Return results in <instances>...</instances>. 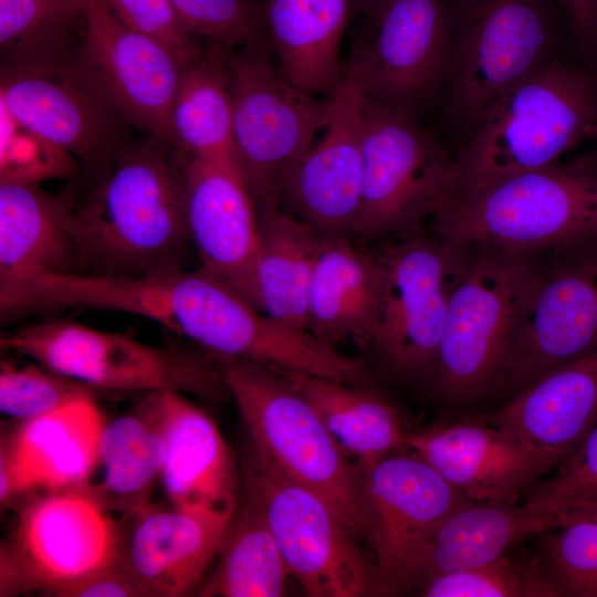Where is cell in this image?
<instances>
[{"instance_id":"cell-1","label":"cell","mask_w":597,"mask_h":597,"mask_svg":"<svg viewBox=\"0 0 597 597\" xmlns=\"http://www.w3.org/2000/svg\"><path fill=\"white\" fill-rule=\"evenodd\" d=\"M74 273L127 276L181 263L190 243L185 157L154 136L126 148L73 209Z\"/></svg>"},{"instance_id":"cell-2","label":"cell","mask_w":597,"mask_h":597,"mask_svg":"<svg viewBox=\"0 0 597 597\" xmlns=\"http://www.w3.org/2000/svg\"><path fill=\"white\" fill-rule=\"evenodd\" d=\"M594 138L597 76L558 55L509 90L468 133L454 156V195L556 163Z\"/></svg>"},{"instance_id":"cell-3","label":"cell","mask_w":597,"mask_h":597,"mask_svg":"<svg viewBox=\"0 0 597 597\" xmlns=\"http://www.w3.org/2000/svg\"><path fill=\"white\" fill-rule=\"evenodd\" d=\"M436 235L542 252L597 238V151L452 196L431 218Z\"/></svg>"},{"instance_id":"cell-4","label":"cell","mask_w":597,"mask_h":597,"mask_svg":"<svg viewBox=\"0 0 597 597\" xmlns=\"http://www.w3.org/2000/svg\"><path fill=\"white\" fill-rule=\"evenodd\" d=\"M538 279L536 252L472 245L446 317L433 394L464 407L503 389L521 318Z\"/></svg>"},{"instance_id":"cell-5","label":"cell","mask_w":597,"mask_h":597,"mask_svg":"<svg viewBox=\"0 0 597 597\" xmlns=\"http://www.w3.org/2000/svg\"><path fill=\"white\" fill-rule=\"evenodd\" d=\"M217 359L248 431V444L276 471L320 494L365 540L364 476L289 371Z\"/></svg>"},{"instance_id":"cell-6","label":"cell","mask_w":597,"mask_h":597,"mask_svg":"<svg viewBox=\"0 0 597 597\" xmlns=\"http://www.w3.org/2000/svg\"><path fill=\"white\" fill-rule=\"evenodd\" d=\"M0 346L105 394L175 391L211 404L231 399L217 357L195 344L150 345L51 320L2 334Z\"/></svg>"},{"instance_id":"cell-7","label":"cell","mask_w":597,"mask_h":597,"mask_svg":"<svg viewBox=\"0 0 597 597\" xmlns=\"http://www.w3.org/2000/svg\"><path fill=\"white\" fill-rule=\"evenodd\" d=\"M450 24L446 112L468 133L509 90L561 55L554 0H457Z\"/></svg>"},{"instance_id":"cell-8","label":"cell","mask_w":597,"mask_h":597,"mask_svg":"<svg viewBox=\"0 0 597 597\" xmlns=\"http://www.w3.org/2000/svg\"><path fill=\"white\" fill-rule=\"evenodd\" d=\"M0 103L23 129L90 169L107 172L126 149L127 122L69 41L6 53Z\"/></svg>"},{"instance_id":"cell-9","label":"cell","mask_w":597,"mask_h":597,"mask_svg":"<svg viewBox=\"0 0 597 597\" xmlns=\"http://www.w3.org/2000/svg\"><path fill=\"white\" fill-rule=\"evenodd\" d=\"M240 486L260 504L289 573L310 597L385 596L362 538L316 492L265 462L249 444Z\"/></svg>"},{"instance_id":"cell-10","label":"cell","mask_w":597,"mask_h":597,"mask_svg":"<svg viewBox=\"0 0 597 597\" xmlns=\"http://www.w3.org/2000/svg\"><path fill=\"white\" fill-rule=\"evenodd\" d=\"M363 193L354 235L413 234L454 195L457 167L413 113L364 101Z\"/></svg>"},{"instance_id":"cell-11","label":"cell","mask_w":597,"mask_h":597,"mask_svg":"<svg viewBox=\"0 0 597 597\" xmlns=\"http://www.w3.org/2000/svg\"><path fill=\"white\" fill-rule=\"evenodd\" d=\"M88 484L17 502L15 523L0 546L1 597H51L117 558L123 521L103 509Z\"/></svg>"},{"instance_id":"cell-12","label":"cell","mask_w":597,"mask_h":597,"mask_svg":"<svg viewBox=\"0 0 597 597\" xmlns=\"http://www.w3.org/2000/svg\"><path fill=\"white\" fill-rule=\"evenodd\" d=\"M229 70L234 161L258 211L276 203L282 176L324 129L331 98L279 73L265 48L230 50Z\"/></svg>"},{"instance_id":"cell-13","label":"cell","mask_w":597,"mask_h":597,"mask_svg":"<svg viewBox=\"0 0 597 597\" xmlns=\"http://www.w3.org/2000/svg\"><path fill=\"white\" fill-rule=\"evenodd\" d=\"M378 255L381 303L367 347L394 375L431 383L449 303L468 270L472 245L420 235Z\"/></svg>"},{"instance_id":"cell-14","label":"cell","mask_w":597,"mask_h":597,"mask_svg":"<svg viewBox=\"0 0 597 597\" xmlns=\"http://www.w3.org/2000/svg\"><path fill=\"white\" fill-rule=\"evenodd\" d=\"M503 389L516 394L597 348V238L542 252Z\"/></svg>"},{"instance_id":"cell-15","label":"cell","mask_w":597,"mask_h":597,"mask_svg":"<svg viewBox=\"0 0 597 597\" xmlns=\"http://www.w3.org/2000/svg\"><path fill=\"white\" fill-rule=\"evenodd\" d=\"M354 49L344 74L373 102L416 113L444 84L451 24L448 0H389Z\"/></svg>"},{"instance_id":"cell-16","label":"cell","mask_w":597,"mask_h":597,"mask_svg":"<svg viewBox=\"0 0 597 597\" xmlns=\"http://www.w3.org/2000/svg\"><path fill=\"white\" fill-rule=\"evenodd\" d=\"M365 541L386 595L411 591L415 567L441 522L468 500L416 454H390L364 475Z\"/></svg>"},{"instance_id":"cell-17","label":"cell","mask_w":597,"mask_h":597,"mask_svg":"<svg viewBox=\"0 0 597 597\" xmlns=\"http://www.w3.org/2000/svg\"><path fill=\"white\" fill-rule=\"evenodd\" d=\"M329 98L322 136L284 172L279 195L323 240L349 239L362 206L365 96L344 74Z\"/></svg>"},{"instance_id":"cell-18","label":"cell","mask_w":597,"mask_h":597,"mask_svg":"<svg viewBox=\"0 0 597 597\" xmlns=\"http://www.w3.org/2000/svg\"><path fill=\"white\" fill-rule=\"evenodd\" d=\"M80 56L123 118L171 145L170 112L186 63L124 24L104 0H85Z\"/></svg>"},{"instance_id":"cell-19","label":"cell","mask_w":597,"mask_h":597,"mask_svg":"<svg viewBox=\"0 0 597 597\" xmlns=\"http://www.w3.org/2000/svg\"><path fill=\"white\" fill-rule=\"evenodd\" d=\"M95 397L72 401L46 415L11 419L0 439V504L23 496L90 483L100 463L105 419Z\"/></svg>"},{"instance_id":"cell-20","label":"cell","mask_w":597,"mask_h":597,"mask_svg":"<svg viewBox=\"0 0 597 597\" xmlns=\"http://www.w3.org/2000/svg\"><path fill=\"white\" fill-rule=\"evenodd\" d=\"M234 510L149 504L122 520L117 561L142 597L198 593Z\"/></svg>"},{"instance_id":"cell-21","label":"cell","mask_w":597,"mask_h":597,"mask_svg":"<svg viewBox=\"0 0 597 597\" xmlns=\"http://www.w3.org/2000/svg\"><path fill=\"white\" fill-rule=\"evenodd\" d=\"M184 157L188 234L200 268L261 311L259 219L247 185L234 168Z\"/></svg>"},{"instance_id":"cell-22","label":"cell","mask_w":597,"mask_h":597,"mask_svg":"<svg viewBox=\"0 0 597 597\" xmlns=\"http://www.w3.org/2000/svg\"><path fill=\"white\" fill-rule=\"evenodd\" d=\"M405 447L473 502L515 503L558 465L486 420L407 432Z\"/></svg>"},{"instance_id":"cell-23","label":"cell","mask_w":597,"mask_h":597,"mask_svg":"<svg viewBox=\"0 0 597 597\" xmlns=\"http://www.w3.org/2000/svg\"><path fill=\"white\" fill-rule=\"evenodd\" d=\"M165 458L160 483L171 505L234 510L240 468L212 418L186 395L159 391Z\"/></svg>"},{"instance_id":"cell-24","label":"cell","mask_w":597,"mask_h":597,"mask_svg":"<svg viewBox=\"0 0 597 597\" xmlns=\"http://www.w3.org/2000/svg\"><path fill=\"white\" fill-rule=\"evenodd\" d=\"M486 421L561 464L597 423V348L521 389Z\"/></svg>"},{"instance_id":"cell-25","label":"cell","mask_w":597,"mask_h":597,"mask_svg":"<svg viewBox=\"0 0 597 597\" xmlns=\"http://www.w3.org/2000/svg\"><path fill=\"white\" fill-rule=\"evenodd\" d=\"M384 270L379 255L349 239L324 240L310 286L308 332L334 346L355 339L367 346L378 323Z\"/></svg>"},{"instance_id":"cell-26","label":"cell","mask_w":597,"mask_h":597,"mask_svg":"<svg viewBox=\"0 0 597 597\" xmlns=\"http://www.w3.org/2000/svg\"><path fill=\"white\" fill-rule=\"evenodd\" d=\"M73 209L39 184L0 181V282L74 272Z\"/></svg>"},{"instance_id":"cell-27","label":"cell","mask_w":597,"mask_h":597,"mask_svg":"<svg viewBox=\"0 0 597 597\" xmlns=\"http://www.w3.org/2000/svg\"><path fill=\"white\" fill-rule=\"evenodd\" d=\"M551 528L552 521L525 503L467 501L432 534L415 567L411 591L436 577L495 561L521 540Z\"/></svg>"},{"instance_id":"cell-28","label":"cell","mask_w":597,"mask_h":597,"mask_svg":"<svg viewBox=\"0 0 597 597\" xmlns=\"http://www.w3.org/2000/svg\"><path fill=\"white\" fill-rule=\"evenodd\" d=\"M165 458L159 391L105 423L100 440L102 480L88 484L105 511L127 520L149 505Z\"/></svg>"},{"instance_id":"cell-29","label":"cell","mask_w":597,"mask_h":597,"mask_svg":"<svg viewBox=\"0 0 597 597\" xmlns=\"http://www.w3.org/2000/svg\"><path fill=\"white\" fill-rule=\"evenodd\" d=\"M270 49L296 86L328 97L344 76L339 48L350 0H263Z\"/></svg>"},{"instance_id":"cell-30","label":"cell","mask_w":597,"mask_h":597,"mask_svg":"<svg viewBox=\"0 0 597 597\" xmlns=\"http://www.w3.org/2000/svg\"><path fill=\"white\" fill-rule=\"evenodd\" d=\"M289 374L363 476L405 447L407 431L398 409L371 385L356 386L302 373Z\"/></svg>"},{"instance_id":"cell-31","label":"cell","mask_w":597,"mask_h":597,"mask_svg":"<svg viewBox=\"0 0 597 597\" xmlns=\"http://www.w3.org/2000/svg\"><path fill=\"white\" fill-rule=\"evenodd\" d=\"M228 49L209 42L186 65L170 112L171 146L185 156L234 168ZM240 174V172H239Z\"/></svg>"},{"instance_id":"cell-32","label":"cell","mask_w":597,"mask_h":597,"mask_svg":"<svg viewBox=\"0 0 597 597\" xmlns=\"http://www.w3.org/2000/svg\"><path fill=\"white\" fill-rule=\"evenodd\" d=\"M258 280L261 311L295 328L308 331V294L324 240L276 203L258 210Z\"/></svg>"},{"instance_id":"cell-33","label":"cell","mask_w":597,"mask_h":597,"mask_svg":"<svg viewBox=\"0 0 597 597\" xmlns=\"http://www.w3.org/2000/svg\"><path fill=\"white\" fill-rule=\"evenodd\" d=\"M202 597H281L291 576L258 501L240 486L235 510Z\"/></svg>"},{"instance_id":"cell-34","label":"cell","mask_w":597,"mask_h":597,"mask_svg":"<svg viewBox=\"0 0 597 597\" xmlns=\"http://www.w3.org/2000/svg\"><path fill=\"white\" fill-rule=\"evenodd\" d=\"M537 561L558 596L597 597V512L542 533Z\"/></svg>"},{"instance_id":"cell-35","label":"cell","mask_w":597,"mask_h":597,"mask_svg":"<svg viewBox=\"0 0 597 597\" xmlns=\"http://www.w3.org/2000/svg\"><path fill=\"white\" fill-rule=\"evenodd\" d=\"M419 591L427 597H559L536 557L521 559L507 554L436 577Z\"/></svg>"},{"instance_id":"cell-36","label":"cell","mask_w":597,"mask_h":597,"mask_svg":"<svg viewBox=\"0 0 597 597\" xmlns=\"http://www.w3.org/2000/svg\"><path fill=\"white\" fill-rule=\"evenodd\" d=\"M104 395L34 360L24 365L13 359L0 363V411L14 420L40 417L77 399Z\"/></svg>"},{"instance_id":"cell-37","label":"cell","mask_w":597,"mask_h":597,"mask_svg":"<svg viewBox=\"0 0 597 597\" xmlns=\"http://www.w3.org/2000/svg\"><path fill=\"white\" fill-rule=\"evenodd\" d=\"M549 478L537 481L524 501L553 527L597 506V423Z\"/></svg>"},{"instance_id":"cell-38","label":"cell","mask_w":597,"mask_h":597,"mask_svg":"<svg viewBox=\"0 0 597 597\" xmlns=\"http://www.w3.org/2000/svg\"><path fill=\"white\" fill-rule=\"evenodd\" d=\"M195 38L228 49H270L263 0H168Z\"/></svg>"},{"instance_id":"cell-39","label":"cell","mask_w":597,"mask_h":597,"mask_svg":"<svg viewBox=\"0 0 597 597\" xmlns=\"http://www.w3.org/2000/svg\"><path fill=\"white\" fill-rule=\"evenodd\" d=\"M85 0H0L3 54L69 41Z\"/></svg>"},{"instance_id":"cell-40","label":"cell","mask_w":597,"mask_h":597,"mask_svg":"<svg viewBox=\"0 0 597 597\" xmlns=\"http://www.w3.org/2000/svg\"><path fill=\"white\" fill-rule=\"evenodd\" d=\"M0 181L40 184L74 172V157L22 128L0 103Z\"/></svg>"},{"instance_id":"cell-41","label":"cell","mask_w":597,"mask_h":597,"mask_svg":"<svg viewBox=\"0 0 597 597\" xmlns=\"http://www.w3.org/2000/svg\"><path fill=\"white\" fill-rule=\"evenodd\" d=\"M128 28L160 42L186 64L202 51L168 0H104Z\"/></svg>"},{"instance_id":"cell-42","label":"cell","mask_w":597,"mask_h":597,"mask_svg":"<svg viewBox=\"0 0 597 597\" xmlns=\"http://www.w3.org/2000/svg\"><path fill=\"white\" fill-rule=\"evenodd\" d=\"M562 10L582 64L597 76V0H554Z\"/></svg>"},{"instance_id":"cell-43","label":"cell","mask_w":597,"mask_h":597,"mask_svg":"<svg viewBox=\"0 0 597 597\" xmlns=\"http://www.w3.org/2000/svg\"><path fill=\"white\" fill-rule=\"evenodd\" d=\"M53 597H142V594L116 558L111 564L59 588Z\"/></svg>"},{"instance_id":"cell-44","label":"cell","mask_w":597,"mask_h":597,"mask_svg":"<svg viewBox=\"0 0 597 597\" xmlns=\"http://www.w3.org/2000/svg\"><path fill=\"white\" fill-rule=\"evenodd\" d=\"M389 0H350L352 12L364 14L374 21Z\"/></svg>"},{"instance_id":"cell-45","label":"cell","mask_w":597,"mask_h":597,"mask_svg":"<svg viewBox=\"0 0 597 597\" xmlns=\"http://www.w3.org/2000/svg\"><path fill=\"white\" fill-rule=\"evenodd\" d=\"M597 139V138H596Z\"/></svg>"}]
</instances>
